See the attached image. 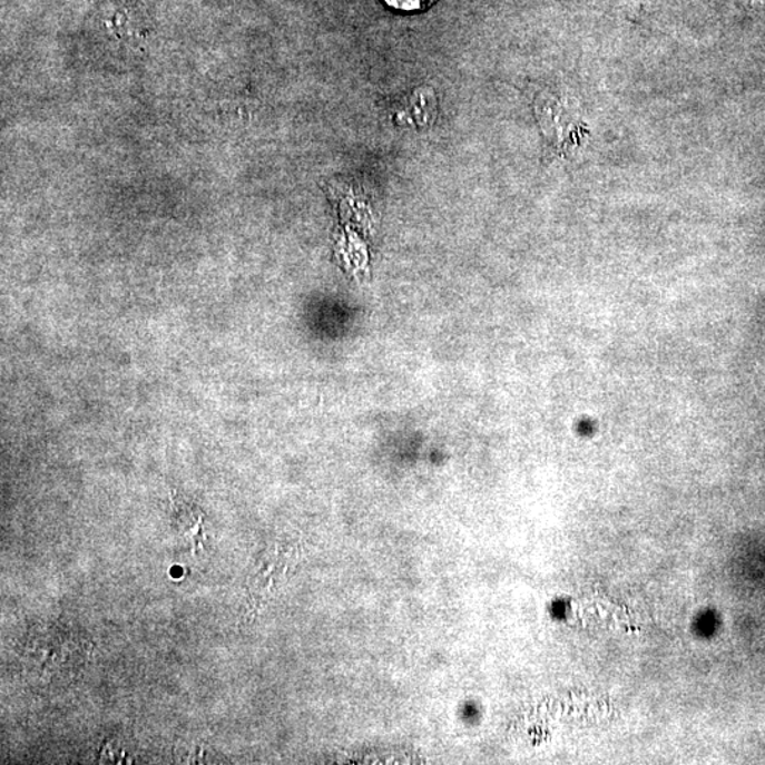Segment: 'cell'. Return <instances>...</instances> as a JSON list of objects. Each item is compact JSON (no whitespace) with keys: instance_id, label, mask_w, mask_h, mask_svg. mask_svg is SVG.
<instances>
[{"instance_id":"obj_3","label":"cell","mask_w":765,"mask_h":765,"mask_svg":"<svg viewBox=\"0 0 765 765\" xmlns=\"http://www.w3.org/2000/svg\"><path fill=\"white\" fill-rule=\"evenodd\" d=\"M383 2L402 12H419V10L429 9L437 0H383Z\"/></svg>"},{"instance_id":"obj_1","label":"cell","mask_w":765,"mask_h":765,"mask_svg":"<svg viewBox=\"0 0 765 765\" xmlns=\"http://www.w3.org/2000/svg\"><path fill=\"white\" fill-rule=\"evenodd\" d=\"M90 650V643L75 627L40 624L20 645V673L39 688H62L82 674Z\"/></svg>"},{"instance_id":"obj_2","label":"cell","mask_w":765,"mask_h":765,"mask_svg":"<svg viewBox=\"0 0 765 765\" xmlns=\"http://www.w3.org/2000/svg\"><path fill=\"white\" fill-rule=\"evenodd\" d=\"M171 507H174V518L179 532L190 545L192 551L195 555L199 553L203 541L206 539L200 510L179 497L171 498Z\"/></svg>"}]
</instances>
